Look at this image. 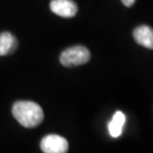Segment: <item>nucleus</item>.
Returning a JSON list of instances; mask_svg holds the SVG:
<instances>
[{"label": "nucleus", "mask_w": 153, "mask_h": 153, "mask_svg": "<svg viewBox=\"0 0 153 153\" xmlns=\"http://www.w3.org/2000/svg\"><path fill=\"white\" fill-rule=\"evenodd\" d=\"M12 114L21 125L27 128L38 126L44 119L41 106L30 100H19L13 105Z\"/></svg>", "instance_id": "obj_1"}, {"label": "nucleus", "mask_w": 153, "mask_h": 153, "mask_svg": "<svg viewBox=\"0 0 153 153\" xmlns=\"http://www.w3.org/2000/svg\"><path fill=\"white\" fill-rule=\"evenodd\" d=\"M91 59V53L85 46H74L66 49L62 52L60 56V63L64 67L72 68V67L81 66L87 64Z\"/></svg>", "instance_id": "obj_2"}, {"label": "nucleus", "mask_w": 153, "mask_h": 153, "mask_svg": "<svg viewBox=\"0 0 153 153\" xmlns=\"http://www.w3.org/2000/svg\"><path fill=\"white\" fill-rule=\"evenodd\" d=\"M41 149L45 153H65L69 149V143L66 138L58 134L46 135L41 141Z\"/></svg>", "instance_id": "obj_3"}, {"label": "nucleus", "mask_w": 153, "mask_h": 153, "mask_svg": "<svg viewBox=\"0 0 153 153\" xmlns=\"http://www.w3.org/2000/svg\"><path fill=\"white\" fill-rule=\"evenodd\" d=\"M50 9L58 16L71 18L78 12V5L73 0H52Z\"/></svg>", "instance_id": "obj_4"}, {"label": "nucleus", "mask_w": 153, "mask_h": 153, "mask_svg": "<svg viewBox=\"0 0 153 153\" xmlns=\"http://www.w3.org/2000/svg\"><path fill=\"white\" fill-rule=\"evenodd\" d=\"M133 37L137 44L153 49V29L147 25H141L134 30Z\"/></svg>", "instance_id": "obj_5"}, {"label": "nucleus", "mask_w": 153, "mask_h": 153, "mask_svg": "<svg viewBox=\"0 0 153 153\" xmlns=\"http://www.w3.org/2000/svg\"><path fill=\"white\" fill-rule=\"evenodd\" d=\"M17 39L11 33L2 32L0 34V56L12 54L17 49Z\"/></svg>", "instance_id": "obj_6"}, {"label": "nucleus", "mask_w": 153, "mask_h": 153, "mask_svg": "<svg viewBox=\"0 0 153 153\" xmlns=\"http://www.w3.org/2000/svg\"><path fill=\"white\" fill-rule=\"evenodd\" d=\"M124 123H125L124 114L121 111H116L114 115L112 116V119L108 123V131L111 136L114 137V138L120 136Z\"/></svg>", "instance_id": "obj_7"}, {"label": "nucleus", "mask_w": 153, "mask_h": 153, "mask_svg": "<svg viewBox=\"0 0 153 153\" xmlns=\"http://www.w3.org/2000/svg\"><path fill=\"white\" fill-rule=\"evenodd\" d=\"M122 3L125 5V6H127V7H130V6H132L134 4V2L136 1V0H121Z\"/></svg>", "instance_id": "obj_8"}]
</instances>
